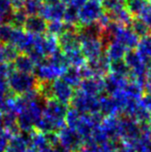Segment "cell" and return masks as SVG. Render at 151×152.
I'll return each mask as SVG.
<instances>
[{"mask_svg": "<svg viewBox=\"0 0 151 152\" xmlns=\"http://www.w3.org/2000/svg\"><path fill=\"white\" fill-rule=\"evenodd\" d=\"M14 67L17 71L24 73H32L35 70V63L29 58L28 55L18 56L15 59Z\"/></svg>", "mask_w": 151, "mask_h": 152, "instance_id": "19", "label": "cell"}, {"mask_svg": "<svg viewBox=\"0 0 151 152\" xmlns=\"http://www.w3.org/2000/svg\"><path fill=\"white\" fill-rule=\"evenodd\" d=\"M5 152H29L27 137L19 134L11 137L8 142Z\"/></svg>", "mask_w": 151, "mask_h": 152, "instance_id": "16", "label": "cell"}, {"mask_svg": "<svg viewBox=\"0 0 151 152\" xmlns=\"http://www.w3.org/2000/svg\"><path fill=\"white\" fill-rule=\"evenodd\" d=\"M99 106H100V114L105 117L117 115L121 113V109L118 103L112 95H103L99 98Z\"/></svg>", "mask_w": 151, "mask_h": 152, "instance_id": "14", "label": "cell"}, {"mask_svg": "<svg viewBox=\"0 0 151 152\" xmlns=\"http://www.w3.org/2000/svg\"><path fill=\"white\" fill-rule=\"evenodd\" d=\"M42 6L43 4L41 0H24L22 9L26 14L30 15H36L41 13Z\"/></svg>", "mask_w": 151, "mask_h": 152, "instance_id": "24", "label": "cell"}, {"mask_svg": "<svg viewBox=\"0 0 151 152\" xmlns=\"http://www.w3.org/2000/svg\"><path fill=\"white\" fill-rule=\"evenodd\" d=\"M140 103L151 114V94H144L140 99Z\"/></svg>", "mask_w": 151, "mask_h": 152, "instance_id": "33", "label": "cell"}, {"mask_svg": "<svg viewBox=\"0 0 151 152\" xmlns=\"http://www.w3.org/2000/svg\"><path fill=\"white\" fill-rule=\"evenodd\" d=\"M123 91H125L127 96L130 98L136 99V100H140L144 94V85H142L140 81H138V80L133 79V78H131L129 81L127 82Z\"/></svg>", "mask_w": 151, "mask_h": 152, "instance_id": "18", "label": "cell"}, {"mask_svg": "<svg viewBox=\"0 0 151 152\" xmlns=\"http://www.w3.org/2000/svg\"><path fill=\"white\" fill-rule=\"evenodd\" d=\"M63 18L66 22V24L73 26L74 23H77L79 21V11H77V8L73 6H69L66 8V10L63 15Z\"/></svg>", "mask_w": 151, "mask_h": 152, "instance_id": "28", "label": "cell"}, {"mask_svg": "<svg viewBox=\"0 0 151 152\" xmlns=\"http://www.w3.org/2000/svg\"><path fill=\"white\" fill-rule=\"evenodd\" d=\"M66 105L55 99H48L43 105L42 115L39 121L36 130L42 133L58 132L66 124Z\"/></svg>", "mask_w": 151, "mask_h": 152, "instance_id": "1", "label": "cell"}, {"mask_svg": "<svg viewBox=\"0 0 151 152\" xmlns=\"http://www.w3.org/2000/svg\"><path fill=\"white\" fill-rule=\"evenodd\" d=\"M89 69L90 70V73L93 77L102 78L107 75L109 72V66L110 61L106 56H100L97 59L91 60L88 66Z\"/></svg>", "mask_w": 151, "mask_h": 152, "instance_id": "13", "label": "cell"}, {"mask_svg": "<svg viewBox=\"0 0 151 152\" xmlns=\"http://www.w3.org/2000/svg\"><path fill=\"white\" fill-rule=\"evenodd\" d=\"M62 79L69 84V86L74 88L80 85L81 81L83 80V77L81 75L80 69H77V67L72 66V67H67V69L62 75Z\"/></svg>", "mask_w": 151, "mask_h": 152, "instance_id": "20", "label": "cell"}, {"mask_svg": "<svg viewBox=\"0 0 151 152\" xmlns=\"http://www.w3.org/2000/svg\"><path fill=\"white\" fill-rule=\"evenodd\" d=\"M139 18H141L142 20L151 29V11L149 10L148 6L146 7V9L144 12H142V14L139 17Z\"/></svg>", "mask_w": 151, "mask_h": 152, "instance_id": "34", "label": "cell"}, {"mask_svg": "<svg viewBox=\"0 0 151 152\" xmlns=\"http://www.w3.org/2000/svg\"><path fill=\"white\" fill-rule=\"evenodd\" d=\"M65 55H66V58L67 60L69 65H71L73 67L80 69V67L85 66L86 58H85V56L83 55L81 48L67 51L66 52Z\"/></svg>", "mask_w": 151, "mask_h": 152, "instance_id": "22", "label": "cell"}, {"mask_svg": "<svg viewBox=\"0 0 151 152\" xmlns=\"http://www.w3.org/2000/svg\"><path fill=\"white\" fill-rule=\"evenodd\" d=\"M141 137V127L140 123L136 121L124 117L120 119V141L135 143Z\"/></svg>", "mask_w": 151, "mask_h": 152, "instance_id": "7", "label": "cell"}, {"mask_svg": "<svg viewBox=\"0 0 151 152\" xmlns=\"http://www.w3.org/2000/svg\"><path fill=\"white\" fill-rule=\"evenodd\" d=\"M23 26L25 28V31L36 36L42 35L47 31L45 20L42 17H38V15H30L29 18H27Z\"/></svg>", "mask_w": 151, "mask_h": 152, "instance_id": "15", "label": "cell"}, {"mask_svg": "<svg viewBox=\"0 0 151 152\" xmlns=\"http://www.w3.org/2000/svg\"><path fill=\"white\" fill-rule=\"evenodd\" d=\"M107 27H108V35L110 38H113L115 41L120 42L129 50L137 47L140 42V37H138L131 28H127V26L120 25L116 22H110Z\"/></svg>", "mask_w": 151, "mask_h": 152, "instance_id": "3", "label": "cell"}, {"mask_svg": "<svg viewBox=\"0 0 151 152\" xmlns=\"http://www.w3.org/2000/svg\"><path fill=\"white\" fill-rule=\"evenodd\" d=\"M109 71H111V73L113 74H116L125 78H127L130 75V69L128 66L126 65V63L124 62V60L110 62Z\"/></svg>", "mask_w": 151, "mask_h": 152, "instance_id": "23", "label": "cell"}, {"mask_svg": "<svg viewBox=\"0 0 151 152\" xmlns=\"http://www.w3.org/2000/svg\"><path fill=\"white\" fill-rule=\"evenodd\" d=\"M117 142L109 141L99 145V152H117Z\"/></svg>", "mask_w": 151, "mask_h": 152, "instance_id": "31", "label": "cell"}, {"mask_svg": "<svg viewBox=\"0 0 151 152\" xmlns=\"http://www.w3.org/2000/svg\"><path fill=\"white\" fill-rule=\"evenodd\" d=\"M130 26H131V29L134 31V33L136 34L138 37L142 38V37H145V36H148L149 34L150 28L139 18L137 19H134Z\"/></svg>", "mask_w": 151, "mask_h": 152, "instance_id": "27", "label": "cell"}, {"mask_svg": "<svg viewBox=\"0 0 151 152\" xmlns=\"http://www.w3.org/2000/svg\"><path fill=\"white\" fill-rule=\"evenodd\" d=\"M73 88L63 79H56L51 82V99H55L63 104L70 103L73 97Z\"/></svg>", "mask_w": 151, "mask_h": 152, "instance_id": "9", "label": "cell"}, {"mask_svg": "<svg viewBox=\"0 0 151 152\" xmlns=\"http://www.w3.org/2000/svg\"><path fill=\"white\" fill-rule=\"evenodd\" d=\"M9 139L10 138L8 137L4 132L0 133V152H5L8 142H9Z\"/></svg>", "mask_w": 151, "mask_h": 152, "instance_id": "35", "label": "cell"}, {"mask_svg": "<svg viewBox=\"0 0 151 152\" xmlns=\"http://www.w3.org/2000/svg\"><path fill=\"white\" fill-rule=\"evenodd\" d=\"M148 8H149V10L151 11V2H150V3L148 4Z\"/></svg>", "mask_w": 151, "mask_h": 152, "instance_id": "38", "label": "cell"}, {"mask_svg": "<svg viewBox=\"0 0 151 152\" xmlns=\"http://www.w3.org/2000/svg\"><path fill=\"white\" fill-rule=\"evenodd\" d=\"M147 6V0H125L126 10L134 17H140Z\"/></svg>", "mask_w": 151, "mask_h": 152, "instance_id": "21", "label": "cell"}, {"mask_svg": "<svg viewBox=\"0 0 151 152\" xmlns=\"http://www.w3.org/2000/svg\"><path fill=\"white\" fill-rule=\"evenodd\" d=\"M101 3L103 9L110 15L125 8V0H101Z\"/></svg>", "mask_w": 151, "mask_h": 152, "instance_id": "25", "label": "cell"}, {"mask_svg": "<svg viewBox=\"0 0 151 152\" xmlns=\"http://www.w3.org/2000/svg\"><path fill=\"white\" fill-rule=\"evenodd\" d=\"M79 38H80L81 42V51L86 59L91 61V60L100 57L103 48V45L100 39H98L97 37L83 33L79 35Z\"/></svg>", "mask_w": 151, "mask_h": 152, "instance_id": "8", "label": "cell"}, {"mask_svg": "<svg viewBox=\"0 0 151 152\" xmlns=\"http://www.w3.org/2000/svg\"><path fill=\"white\" fill-rule=\"evenodd\" d=\"M10 91L15 95H22L38 89V79L32 73H24L15 70L7 80Z\"/></svg>", "mask_w": 151, "mask_h": 152, "instance_id": "2", "label": "cell"}, {"mask_svg": "<svg viewBox=\"0 0 151 152\" xmlns=\"http://www.w3.org/2000/svg\"><path fill=\"white\" fill-rule=\"evenodd\" d=\"M128 51L129 49L126 46H124L117 41H114L110 43V45L107 48L106 57L109 59L110 62L123 60Z\"/></svg>", "mask_w": 151, "mask_h": 152, "instance_id": "17", "label": "cell"}, {"mask_svg": "<svg viewBox=\"0 0 151 152\" xmlns=\"http://www.w3.org/2000/svg\"><path fill=\"white\" fill-rule=\"evenodd\" d=\"M79 20L85 26L99 20L103 15V6L101 0H87L80 7Z\"/></svg>", "mask_w": 151, "mask_h": 152, "instance_id": "6", "label": "cell"}, {"mask_svg": "<svg viewBox=\"0 0 151 152\" xmlns=\"http://www.w3.org/2000/svg\"><path fill=\"white\" fill-rule=\"evenodd\" d=\"M54 152H71L69 150H67L66 148H63V146H61L60 145H57V146H55L54 147Z\"/></svg>", "mask_w": 151, "mask_h": 152, "instance_id": "36", "label": "cell"}, {"mask_svg": "<svg viewBox=\"0 0 151 152\" xmlns=\"http://www.w3.org/2000/svg\"><path fill=\"white\" fill-rule=\"evenodd\" d=\"M80 91L87 94L96 96L99 95L103 91H104V83L101 78L96 77H90V78H84L81 81L80 85Z\"/></svg>", "mask_w": 151, "mask_h": 152, "instance_id": "11", "label": "cell"}, {"mask_svg": "<svg viewBox=\"0 0 151 152\" xmlns=\"http://www.w3.org/2000/svg\"><path fill=\"white\" fill-rule=\"evenodd\" d=\"M127 82H128V80L125 77H121V76H118L113 73L106 75L104 80H103L104 91L109 95H113L117 91L124 89Z\"/></svg>", "mask_w": 151, "mask_h": 152, "instance_id": "12", "label": "cell"}, {"mask_svg": "<svg viewBox=\"0 0 151 152\" xmlns=\"http://www.w3.org/2000/svg\"><path fill=\"white\" fill-rule=\"evenodd\" d=\"M0 79H3V78H2V77H1V76H0Z\"/></svg>", "mask_w": 151, "mask_h": 152, "instance_id": "39", "label": "cell"}, {"mask_svg": "<svg viewBox=\"0 0 151 152\" xmlns=\"http://www.w3.org/2000/svg\"><path fill=\"white\" fill-rule=\"evenodd\" d=\"M70 103L72 105V108L83 114L100 113L99 98H97L96 96L87 94L81 91L80 90L76 91V93H74Z\"/></svg>", "mask_w": 151, "mask_h": 152, "instance_id": "4", "label": "cell"}, {"mask_svg": "<svg viewBox=\"0 0 151 152\" xmlns=\"http://www.w3.org/2000/svg\"><path fill=\"white\" fill-rule=\"evenodd\" d=\"M3 113L0 112V133L3 132Z\"/></svg>", "mask_w": 151, "mask_h": 152, "instance_id": "37", "label": "cell"}, {"mask_svg": "<svg viewBox=\"0 0 151 152\" xmlns=\"http://www.w3.org/2000/svg\"><path fill=\"white\" fill-rule=\"evenodd\" d=\"M66 5L65 2L58 1L55 3H46L42 8L39 15L44 20L49 21H60L63 18Z\"/></svg>", "mask_w": 151, "mask_h": 152, "instance_id": "10", "label": "cell"}, {"mask_svg": "<svg viewBox=\"0 0 151 152\" xmlns=\"http://www.w3.org/2000/svg\"><path fill=\"white\" fill-rule=\"evenodd\" d=\"M15 27L10 24H0V42H9Z\"/></svg>", "mask_w": 151, "mask_h": 152, "instance_id": "29", "label": "cell"}, {"mask_svg": "<svg viewBox=\"0 0 151 152\" xmlns=\"http://www.w3.org/2000/svg\"><path fill=\"white\" fill-rule=\"evenodd\" d=\"M12 0H0V21L10 13Z\"/></svg>", "mask_w": 151, "mask_h": 152, "instance_id": "30", "label": "cell"}, {"mask_svg": "<svg viewBox=\"0 0 151 152\" xmlns=\"http://www.w3.org/2000/svg\"><path fill=\"white\" fill-rule=\"evenodd\" d=\"M137 51L151 61V36L142 37L137 45Z\"/></svg>", "mask_w": 151, "mask_h": 152, "instance_id": "26", "label": "cell"}, {"mask_svg": "<svg viewBox=\"0 0 151 152\" xmlns=\"http://www.w3.org/2000/svg\"><path fill=\"white\" fill-rule=\"evenodd\" d=\"M59 145L71 152H80L85 143V140L76 130L69 126H63L58 132Z\"/></svg>", "mask_w": 151, "mask_h": 152, "instance_id": "5", "label": "cell"}, {"mask_svg": "<svg viewBox=\"0 0 151 152\" xmlns=\"http://www.w3.org/2000/svg\"><path fill=\"white\" fill-rule=\"evenodd\" d=\"M117 152H135V146L132 143L120 141L117 142Z\"/></svg>", "mask_w": 151, "mask_h": 152, "instance_id": "32", "label": "cell"}]
</instances>
